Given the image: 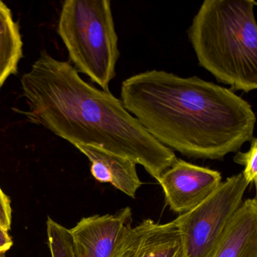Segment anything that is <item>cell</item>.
I'll use <instances>...</instances> for the list:
<instances>
[{
    "label": "cell",
    "mask_w": 257,
    "mask_h": 257,
    "mask_svg": "<svg viewBox=\"0 0 257 257\" xmlns=\"http://www.w3.org/2000/svg\"><path fill=\"white\" fill-rule=\"evenodd\" d=\"M121 101L158 142L193 159L221 160L254 138L252 106L198 76L152 70L121 82Z\"/></svg>",
    "instance_id": "obj_1"
},
{
    "label": "cell",
    "mask_w": 257,
    "mask_h": 257,
    "mask_svg": "<svg viewBox=\"0 0 257 257\" xmlns=\"http://www.w3.org/2000/svg\"><path fill=\"white\" fill-rule=\"evenodd\" d=\"M30 122L72 145L92 146L127 158L156 180L177 160L109 91L85 82L69 61L46 50L21 79Z\"/></svg>",
    "instance_id": "obj_2"
},
{
    "label": "cell",
    "mask_w": 257,
    "mask_h": 257,
    "mask_svg": "<svg viewBox=\"0 0 257 257\" xmlns=\"http://www.w3.org/2000/svg\"><path fill=\"white\" fill-rule=\"evenodd\" d=\"M254 0H205L188 37L198 64L232 91L257 88V25Z\"/></svg>",
    "instance_id": "obj_3"
},
{
    "label": "cell",
    "mask_w": 257,
    "mask_h": 257,
    "mask_svg": "<svg viewBox=\"0 0 257 257\" xmlns=\"http://www.w3.org/2000/svg\"><path fill=\"white\" fill-rule=\"evenodd\" d=\"M57 32L70 64L103 91H109L120 56L111 1H64Z\"/></svg>",
    "instance_id": "obj_4"
},
{
    "label": "cell",
    "mask_w": 257,
    "mask_h": 257,
    "mask_svg": "<svg viewBox=\"0 0 257 257\" xmlns=\"http://www.w3.org/2000/svg\"><path fill=\"white\" fill-rule=\"evenodd\" d=\"M248 186L241 172L231 176L201 204L174 219L187 257L210 256L241 205Z\"/></svg>",
    "instance_id": "obj_5"
},
{
    "label": "cell",
    "mask_w": 257,
    "mask_h": 257,
    "mask_svg": "<svg viewBox=\"0 0 257 257\" xmlns=\"http://www.w3.org/2000/svg\"><path fill=\"white\" fill-rule=\"evenodd\" d=\"M165 193V201L176 213L195 208L222 183L219 171L177 159L157 180Z\"/></svg>",
    "instance_id": "obj_6"
},
{
    "label": "cell",
    "mask_w": 257,
    "mask_h": 257,
    "mask_svg": "<svg viewBox=\"0 0 257 257\" xmlns=\"http://www.w3.org/2000/svg\"><path fill=\"white\" fill-rule=\"evenodd\" d=\"M132 210L84 217L70 228L75 257H112L120 239L132 226Z\"/></svg>",
    "instance_id": "obj_7"
},
{
    "label": "cell",
    "mask_w": 257,
    "mask_h": 257,
    "mask_svg": "<svg viewBox=\"0 0 257 257\" xmlns=\"http://www.w3.org/2000/svg\"><path fill=\"white\" fill-rule=\"evenodd\" d=\"M112 257H187L174 220L159 223L151 219L127 228Z\"/></svg>",
    "instance_id": "obj_8"
},
{
    "label": "cell",
    "mask_w": 257,
    "mask_h": 257,
    "mask_svg": "<svg viewBox=\"0 0 257 257\" xmlns=\"http://www.w3.org/2000/svg\"><path fill=\"white\" fill-rule=\"evenodd\" d=\"M76 147L89 160L91 175L96 180L109 183L127 196L136 198L142 182L133 161L99 147L85 145Z\"/></svg>",
    "instance_id": "obj_9"
},
{
    "label": "cell",
    "mask_w": 257,
    "mask_h": 257,
    "mask_svg": "<svg viewBox=\"0 0 257 257\" xmlns=\"http://www.w3.org/2000/svg\"><path fill=\"white\" fill-rule=\"evenodd\" d=\"M210 257H257L256 197L242 202Z\"/></svg>",
    "instance_id": "obj_10"
},
{
    "label": "cell",
    "mask_w": 257,
    "mask_h": 257,
    "mask_svg": "<svg viewBox=\"0 0 257 257\" xmlns=\"http://www.w3.org/2000/svg\"><path fill=\"white\" fill-rule=\"evenodd\" d=\"M23 46L19 23L10 7L0 0V88L10 76L17 74Z\"/></svg>",
    "instance_id": "obj_11"
},
{
    "label": "cell",
    "mask_w": 257,
    "mask_h": 257,
    "mask_svg": "<svg viewBox=\"0 0 257 257\" xmlns=\"http://www.w3.org/2000/svg\"><path fill=\"white\" fill-rule=\"evenodd\" d=\"M48 243L52 257H75L70 230L48 217Z\"/></svg>",
    "instance_id": "obj_12"
},
{
    "label": "cell",
    "mask_w": 257,
    "mask_h": 257,
    "mask_svg": "<svg viewBox=\"0 0 257 257\" xmlns=\"http://www.w3.org/2000/svg\"><path fill=\"white\" fill-rule=\"evenodd\" d=\"M249 150L245 153L237 152L234 156V162L244 166L242 175L245 181L249 184H256L257 181V140L252 138Z\"/></svg>",
    "instance_id": "obj_13"
},
{
    "label": "cell",
    "mask_w": 257,
    "mask_h": 257,
    "mask_svg": "<svg viewBox=\"0 0 257 257\" xmlns=\"http://www.w3.org/2000/svg\"><path fill=\"white\" fill-rule=\"evenodd\" d=\"M13 208L11 200L0 187V228L7 231L11 229Z\"/></svg>",
    "instance_id": "obj_14"
},
{
    "label": "cell",
    "mask_w": 257,
    "mask_h": 257,
    "mask_svg": "<svg viewBox=\"0 0 257 257\" xmlns=\"http://www.w3.org/2000/svg\"><path fill=\"white\" fill-rule=\"evenodd\" d=\"M13 237L9 231L0 228V257H6L7 252L13 247Z\"/></svg>",
    "instance_id": "obj_15"
}]
</instances>
